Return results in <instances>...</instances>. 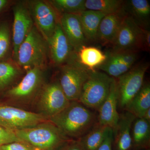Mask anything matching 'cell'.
Listing matches in <instances>:
<instances>
[{"label": "cell", "mask_w": 150, "mask_h": 150, "mask_svg": "<svg viewBox=\"0 0 150 150\" xmlns=\"http://www.w3.org/2000/svg\"><path fill=\"white\" fill-rule=\"evenodd\" d=\"M143 118L150 123V108L148 109L144 114Z\"/></svg>", "instance_id": "obj_35"}, {"label": "cell", "mask_w": 150, "mask_h": 150, "mask_svg": "<svg viewBox=\"0 0 150 150\" xmlns=\"http://www.w3.org/2000/svg\"><path fill=\"white\" fill-rule=\"evenodd\" d=\"M107 127L97 122L86 135L79 139L86 150H96L104 140Z\"/></svg>", "instance_id": "obj_26"}, {"label": "cell", "mask_w": 150, "mask_h": 150, "mask_svg": "<svg viewBox=\"0 0 150 150\" xmlns=\"http://www.w3.org/2000/svg\"><path fill=\"white\" fill-rule=\"evenodd\" d=\"M150 48V32L147 29H145L143 39V50L149 51Z\"/></svg>", "instance_id": "obj_33"}, {"label": "cell", "mask_w": 150, "mask_h": 150, "mask_svg": "<svg viewBox=\"0 0 150 150\" xmlns=\"http://www.w3.org/2000/svg\"><path fill=\"white\" fill-rule=\"evenodd\" d=\"M34 25L48 42L59 22L60 16L49 1H27Z\"/></svg>", "instance_id": "obj_9"}, {"label": "cell", "mask_w": 150, "mask_h": 150, "mask_svg": "<svg viewBox=\"0 0 150 150\" xmlns=\"http://www.w3.org/2000/svg\"><path fill=\"white\" fill-rule=\"evenodd\" d=\"M91 109L79 102L71 101L64 109L48 119L68 139L78 140L86 135L97 122Z\"/></svg>", "instance_id": "obj_1"}, {"label": "cell", "mask_w": 150, "mask_h": 150, "mask_svg": "<svg viewBox=\"0 0 150 150\" xmlns=\"http://www.w3.org/2000/svg\"><path fill=\"white\" fill-rule=\"evenodd\" d=\"M0 150H1V148H0Z\"/></svg>", "instance_id": "obj_37"}, {"label": "cell", "mask_w": 150, "mask_h": 150, "mask_svg": "<svg viewBox=\"0 0 150 150\" xmlns=\"http://www.w3.org/2000/svg\"><path fill=\"white\" fill-rule=\"evenodd\" d=\"M22 142L37 150H60L71 140L48 120L33 127L13 131Z\"/></svg>", "instance_id": "obj_2"}, {"label": "cell", "mask_w": 150, "mask_h": 150, "mask_svg": "<svg viewBox=\"0 0 150 150\" xmlns=\"http://www.w3.org/2000/svg\"><path fill=\"white\" fill-rule=\"evenodd\" d=\"M59 68L58 80L65 95L70 102L79 101L90 71L75 62H69Z\"/></svg>", "instance_id": "obj_6"}, {"label": "cell", "mask_w": 150, "mask_h": 150, "mask_svg": "<svg viewBox=\"0 0 150 150\" xmlns=\"http://www.w3.org/2000/svg\"><path fill=\"white\" fill-rule=\"evenodd\" d=\"M13 21L12 30V56L15 62L20 46L34 26L27 1H18L13 7Z\"/></svg>", "instance_id": "obj_12"}, {"label": "cell", "mask_w": 150, "mask_h": 150, "mask_svg": "<svg viewBox=\"0 0 150 150\" xmlns=\"http://www.w3.org/2000/svg\"><path fill=\"white\" fill-rule=\"evenodd\" d=\"M148 64H142L131 69L115 79L118 91V105L125 110L129 103L142 88Z\"/></svg>", "instance_id": "obj_7"}, {"label": "cell", "mask_w": 150, "mask_h": 150, "mask_svg": "<svg viewBox=\"0 0 150 150\" xmlns=\"http://www.w3.org/2000/svg\"><path fill=\"white\" fill-rule=\"evenodd\" d=\"M125 1L121 0H85L86 9L105 15L119 12L124 9Z\"/></svg>", "instance_id": "obj_25"}, {"label": "cell", "mask_w": 150, "mask_h": 150, "mask_svg": "<svg viewBox=\"0 0 150 150\" xmlns=\"http://www.w3.org/2000/svg\"><path fill=\"white\" fill-rule=\"evenodd\" d=\"M60 150H86L79 140H71Z\"/></svg>", "instance_id": "obj_32"}, {"label": "cell", "mask_w": 150, "mask_h": 150, "mask_svg": "<svg viewBox=\"0 0 150 150\" xmlns=\"http://www.w3.org/2000/svg\"><path fill=\"white\" fill-rule=\"evenodd\" d=\"M136 150H149L148 149H138Z\"/></svg>", "instance_id": "obj_36"}, {"label": "cell", "mask_w": 150, "mask_h": 150, "mask_svg": "<svg viewBox=\"0 0 150 150\" xmlns=\"http://www.w3.org/2000/svg\"><path fill=\"white\" fill-rule=\"evenodd\" d=\"M106 58V54L103 53L99 48L85 46L82 47L77 51H73L67 63L76 62L88 71H94L104 63Z\"/></svg>", "instance_id": "obj_19"}, {"label": "cell", "mask_w": 150, "mask_h": 150, "mask_svg": "<svg viewBox=\"0 0 150 150\" xmlns=\"http://www.w3.org/2000/svg\"><path fill=\"white\" fill-rule=\"evenodd\" d=\"M133 147L148 149L150 142V123L143 118H136L131 129Z\"/></svg>", "instance_id": "obj_24"}, {"label": "cell", "mask_w": 150, "mask_h": 150, "mask_svg": "<svg viewBox=\"0 0 150 150\" xmlns=\"http://www.w3.org/2000/svg\"><path fill=\"white\" fill-rule=\"evenodd\" d=\"M48 42L34 25L20 46L15 62L24 71L35 67H46Z\"/></svg>", "instance_id": "obj_3"}, {"label": "cell", "mask_w": 150, "mask_h": 150, "mask_svg": "<svg viewBox=\"0 0 150 150\" xmlns=\"http://www.w3.org/2000/svg\"><path fill=\"white\" fill-rule=\"evenodd\" d=\"M136 118L125 110L120 114L117 127L113 132V150H130L133 148L131 129Z\"/></svg>", "instance_id": "obj_17"}, {"label": "cell", "mask_w": 150, "mask_h": 150, "mask_svg": "<svg viewBox=\"0 0 150 150\" xmlns=\"http://www.w3.org/2000/svg\"><path fill=\"white\" fill-rule=\"evenodd\" d=\"M59 23L73 48L76 52L86 45L88 41L84 34L79 14L61 15Z\"/></svg>", "instance_id": "obj_16"}, {"label": "cell", "mask_w": 150, "mask_h": 150, "mask_svg": "<svg viewBox=\"0 0 150 150\" xmlns=\"http://www.w3.org/2000/svg\"><path fill=\"white\" fill-rule=\"evenodd\" d=\"M48 55L54 66L60 67L67 64L74 51V48L64 33L59 23L48 41Z\"/></svg>", "instance_id": "obj_13"}, {"label": "cell", "mask_w": 150, "mask_h": 150, "mask_svg": "<svg viewBox=\"0 0 150 150\" xmlns=\"http://www.w3.org/2000/svg\"><path fill=\"white\" fill-rule=\"evenodd\" d=\"M105 15L92 10H86L79 14L84 34L87 41L97 40L100 21Z\"/></svg>", "instance_id": "obj_22"}, {"label": "cell", "mask_w": 150, "mask_h": 150, "mask_svg": "<svg viewBox=\"0 0 150 150\" xmlns=\"http://www.w3.org/2000/svg\"><path fill=\"white\" fill-rule=\"evenodd\" d=\"M46 67H35L26 71L20 81L6 91L11 101L25 104L37 98L46 82Z\"/></svg>", "instance_id": "obj_4"}, {"label": "cell", "mask_w": 150, "mask_h": 150, "mask_svg": "<svg viewBox=\"0 0 150 150\" xmlns=\"http://www.w3.org/2000/svg\"><path fill=\"white\" fill-rule=\"evenodd\" d=\"M126 14L143 28H146L149 23L150 4L147 0H130L125 1Z\"/></svg>", "instance_id": "obj_21"}, {"label": "cell", "mask_w": 150, "mask_h": 150, "mask_svg": "<svg viewBox=\"0 0 150 150\" xmlns=\"http://www.w3.org/2000/svg\"><path fill=\"white\" fill-rule=\"evenodd\" d=\"M118 91L116 80L113 78L107 98L98 109L97 122L115 131L119 115L118 111Z\"/></svg>", "instance_id": "obj_15"}, {"label": "cell", "mask_w": 150, "mask_h": 150, "mask_svg": "<svg viewBox=\"0 0 150 150\" xmlns=\"http://www.w3.org/2000/svg\"><path fill=\"white\" fill-rule=\"evenodd\" d=\"M16 142L22 141L17 137L13 131L0 126V146Z\"/></svg>", "instance_id": "obj_29"}, {"label": "cell", "mask_w": 150, "mask_h": 150, "mask_svg": "<svg viewBox=\"0 0 150 150\" xmlns=\"http://www.w3.org/2000/svg\"><path fill=\"white\" fill-rule=\"evenodd\" d=\"M113 79L103 72L90 71L78 101L89 109L98 110L109 94Z\"/></svg>", "instance_id": "obj_5"}, {"label": "cell", "mask_w": 150, "mask_h": 150, "mask_svg": "<svg viewBox=\"0 0 150 150\" xmlns=\"http://www.w3.org/2000/svg\"><path fill=\"white\" fill-rule=\"evenodd\" d=\"M126 15L124 8L119 12L105 16L99 25L97 40L105 45H112Z\"/></svg>", "instance_id": "obj_18"}, {"label": "cell", "mask_w": 150, "mask_h": 150, "mask_svg": "<svg viewBox=\"0 0 150 150\" xmlns=\"http://www.w3.org/2000/svg\"><path fill=\"white\" fill-rule=\"evenodd\" d=\"M37 99L38 113L48 119L61 112L70 103L58 80L45 84Z\"/></svg>", "instance_id": "obj_8"}, {"label": "cell", "mask_w": 150, "mask_h": 150, "mask_svg": "<svg viewBox=\"0 0 150 150\" xmlns=\"http://www.w3.org/2000/svg\"><path fill=\"white\" fill-rule=\"evenodd\" d=\"M145 29L126 14L115 40L112 45L114 52L143 50Z\"/></svg>", "instance_id": "obj_11"}, {"label": "cell", "mask_w": 150, "mask_h": 150, "mask_svg": "<svg viewBox=\"0 0 150 150\" xmlns=\"http://www.w3.org/2000/svg\"><path fill=\"white\" fill-rule=\"evenodd\" d=\"M11 30L7 22L0 23V62L8 56L11 49Z\"/></svg>", "instance_id": "obj_28"}, {"label": "cell", "mask_w": 150, "mask_h": 150, "mask_svg": "<svg viewBox=\"0 0 150 150\" xmlns=\"http://www.w3.org/2000/svg\"><path fill=\"white\" fill-rule=\"evenodd\" d=\"M11 3L8 0H0V12L7 7Z\"/></svg>", "instance_id": "obj_34"}, {"label": "cell", "mask_w": 150, "mask_h": 150, "mask_svg": "<svg viewBox=\"0 0 150 150\" xmlns=\"http://www.w3.org/2000/svg\"><path fill=\"white\" fill-rule=\"evenodd\" d=\"M24 70L14 60L0 62V92L8 90L23 77Z\"/></svg>", "instance_id": "obj_20"}, {"label": "cell", "mask_w": 150, "mask_h": 150, "mask_svg": "<svg viewBox=\"0 0 150 150\" xmlns=\"http://www.w3.org/2000/svg\"><path fill=\"white\" fill-rule=\"evenodd\" d=\"M47 121V117L38 112L0 105V126L9 130L14 131L26 129Z\"/></svg>", "instance_id": "obj_10"}, {"label": "cell", "mask_w": 150, "mask_h": 150, "mask_svg": "<svg viewBox=\"0 0 150 150\" xmlns=\"http://www.w3.org/2000/svg\"><path fill=\"white\" fill-rule=\"evenodd\" d=\"M59 16L63 14H79L86 10L85 0H51L48 1Z\"/></svg>", "instance_id": "obj_27"}, {"label": "cell", "mask_w": 150, "mask_h": 150, "mask_svg": "<svg viewBox=\"0 0 150 150\" xmlns=\"http://www.w3.org/2000/svg\"><path fill=\"white\" fill-rule=\"evenodd\" d=\"M1 150H37L27 143L16 142L0 146Z\"/></svg>", "instance_id": "obj_30"}, {"label": "cell", "mask_w": 150, "mask_h": 150, "mask_svg": "<svg viewBox=\"0 0 150 150\" xmlns=\"http://www.w3.org/2000/svg\"><path fill=\"white\" fill-rule=\"evenodd\" d=\"M113 130L107 127L104 140L96 150H113Z\"/></svg>", "instance_id": "obj_31"}, {"label": "cell", "mask_w": 150, "mask_h": 150, "mask_svg": "<svg viewBox=\"0 0 150 150\" xmlns=\"http://www.w3.org/2000/svg\"><path fill=\"white\" fill-rule=\"evenodd\" d=\"M150 108V85L144 83L142 88L125 108L136 118H143L145 112Z\"/></svg>", "instance_id": "obj_23"}, {"label": "cell", "mask_w": 150, "mask_h": 150, "mask_svg": "<svg viewBox=\"0 0 150 150\" xmlns=\"http://www.w3.org/2000/svg\"><path fill=\"white\" fill-rule=\"evenodd\" d=\"M106 55V60L98 69L115 79L131 69L137 60L135 54L130 51H112Z\"/></svg>", "instance_id": "obj_14"}]
</instances>
